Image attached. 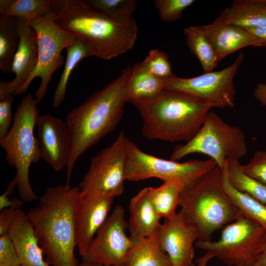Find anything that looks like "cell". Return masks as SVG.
I'll use <instances>...</instances> for the list:
<instances>
[{"label":"cell","instance_id":"30bf717a","mask_svg":"<svg viewBox=\"0 0 266 266\" xmlns=\"http://www.w3.org/2000/svg\"><path fill=\"white\" fill-rule=\"evenodd\" d=\"M216 166L211 159L179 163L159 158L142 151L133 142L127 140L125 175L126 180L131 181L157 178L163 181H180L186 185Z\"/></svg>","mask_w":266,"mask_h":266},{"label":"cell","instance_id":"8d00e7d4","mask_svg":"<svg viewBox=\"0 0 266 266\" xmlns=\"http://www.w3.org/2000/svg\"><path fill=\"white\" fill-rule=\"evenodd\" d=\"M20 208H6L0 213V236L8 233V230L20 211Z\"/></svg>","mask_w":266,"mask_h":266},{"label":"cell","instance_id":"e575fe53","mask_svg":"<svg viewBox=\"0 0 266 266\" xmlns=\"http://www.w3.org/2000/svg\"><path fill=\"white\" fill-rule=\"evenodd\" d=\"M0 266H22L8 233L0 236Z\"/></svg>","mask_w":266,"mask_h":266},{"label":"cell","instance_id":"ba28073f","mask_svg":"<svg viewBox=\"0 0 266 266\" xmlns=\"http://www.w3.org/2000/svg\"><path fill=\"white\" fill-rule=\"evenodd\" d=\"M29 23L36 34L38 50L37 64L33 72L14 95L26 93L33 80L38 77L41 82L35 93V99L38 103L43 100L46 94L53 74L64 63L62 51L73 42L77 37L59 26L48 15L35 17Z\"/></svg>","mask_w":266,"mask_h":266},{"label":"cell","instance_id":"e0dca14e","mask_svg":"<svg viewBox=\"0 0 266 266\" xmlns=\"http://www.w3.org/2000/svg\"><path fill=\"white\" fill-rule=\"evenodd\" d=\"M15 22L20 37L11 68V73L15 76L12 81H0V100L10 95H14L33 72L37 64L38 42L34 30L28 20L15 18Z\"/></svg>","mask_w":266,"mask_h":266},{"label":"cell","instance_id":"277c9868","mask_svg":"<svg viewBox=\"0 0 266 266\" xmlns=\"http://www.w3.org/2000/svg\"><path fill=\"white\" fill-rule=\"evenodd\" d=\"M147 139L174 142L190 141L201 128L213 106L179 92L163 90L153 99L135 105Z\"/></svg>","mask_w":266,"mask_h":266},{"label":"cell","instance_id":"7bdbcfd3","mask_svg":"<svg viewBox=\"0 0 266 266\" xmlns=\"http://www.w3.org/2000/svg\"><path fill=\"white\" fill-rule=\"evenodd\" d=\"M79 266H104L100 265L98 264H96V263L82 261V263L79 264Z\"/></svg>","mask_w":266,"mask_h":266},{"label":"cell","instance_id":"f1b7e54d","mask_svg":"<svg viewBox=\"0 0 266 266\" xmlns=\"http://www.w3.org/2000/svg\"><path fill=\"white\" fill-rule=\"evenodd\" d=\"M20 42L15 17H0V70L11 73L13 61Z\"/></svg>","mask_w":266,"mask_h":266},{"label":"cell","instance_id":"4fadbf2b","mask_svg":"<svg viewBox=\"0 0 266 266\" xmlns=\"http://www.w3.org/2000/svg\"><path fill=\"white\" fill-rule=\"evenodd\" d=\"M128 228L125 209L117 205L96 233L82 261L104 266H124L132 245L131 238L126 233Z\"/></svg>","mask_w":266,"mask_h":266},{"label":"cell","instance_id":"8fae6325","mask_svg":"<svg viewBox=\"0 0 266 266\" xmlns=\"http://www.w3.org/2000/svg\"><path fill=\"white\" fill-rule=\"evenodd\" d=\"M243 59L241 53L232 64L223 69L192 78L173 74L165 80L164 90L185 93L210 104L213 108L232 107L236 92L233 79Z\"/></svg>","mask_w":266,"mask_h":266},{"label":"cell","instance_id":"484cf974","mask_svg":"<svg viewBox=\"0 0 266 266\" xmlns=\"http://www.w3.org/2000/svg\"><path fill=\"white\" fill-rule=\"evenodd\" d=\"M239 160L227 159L225 166L228 180L238 191L266 204V185L246 174Z\"/></svg>","mask_w":266,"mask_h":266},{"label":"cell","instance_id":"603a6c76","mask_svg":"<svg viewBox=\"0 0 266 266\" xmlns=\"http://www.w3.org/2000/svg\"><path fill=\"white\" fill-rule=\"evenodd\" d=\"M220 16L225 23L244 29L266 25V0H235Z\"/></svg>","mask_w":266,"mask_h":266},{"label":"cell","instance_id":"7a4b0ae2","mask_svg":"<svg viewBox=\"0 0 266 266\" xmlns=\"http://www.w3.org/2000/svg\"><path fill=\"white\" fill-rule=\"evenodd\" d=\"M48 15L82 40L92 56L103 60L127 52L133 47L137 36L138 28L133 18L115 20L95 10L84 0H52Z\"/></svg>","mask_w":266,"mask_h":266},{"label":"cell","instance_id":"f546056e","mask_svg":"<svg viewBox=\"0 0 266 266\" xmlns=\"http://www.w3.org/2000/svg\"><path fill=\"white\" fill-rule=\"evenodd\" d=\"M66 49L67 56L65 67L53 97L54 107H58L64 100L69 78L75 66L82 59L92 56L86 44L77 37Z\"/></svg>","mask_w":266,"mask_h":266},{"label":"cell","instance_id":"5b68a950","mask_svg":"<svg viewBox=\"0 0 266 266\" xmlns=\"http://www.w3.org/2000/svg\"><path fill=\"white\" fill-rule=\"evenodd\" d=\"M223 171L216 166L185 185L179 201L186 222L198 239L211 241L213 234L234 221L239 213L221 184Z\"/></svg>","mask_w":266,"mask_h":266},{"label":"cell","instance_id":"ee69618b","mask_svg":"<svg viewBox=\"0 0 266 266\" xmlns=\"http://www.w3.org/2000/svg\"><path fill=\"white\" fill-rule=\"evenodd\" d=\"M193 266H195V265H193Z\"/></svg>","mask_w":266,"mask_h":266},{"label":"cell","instance_id":"836d02e7","mask_svg":"<svg viewBox=\"0 0 266 266\" xmlns=\"http://www.w3.org/2000/svg\"><path fill=\"white\" fill-rule=\"evenodd\" d=\"M241 166L246 174L266 185V150L255 152L249 162Z\"/></svg>","mask_w":266,"mask_h":266},{"label":"cell","instance_id":"ab89813d","mask_svg":"<svg viewBox=\"0 0 266 266\" xmlns=\"http://www.w3.org/2000/svg\"><path fill=\"white\" fill-rule=\"evenodd\" d=\"M254 97L263 106H266V84L259 83L254 88Z\"/></svg>","mask_w":266,"mask_h":266},{"label":"cell","instance_id":"5bb4252c","mask_svg":"<svg viewBox=\"0 0 266 266\" xmlns=\"http://www.w3.org/2000/svg\"><path fill=\"white\" fill-rule=\"evenodd\" d=\"M157 236L160 247L169 256L172 266L195 265L194 245L198 233L186 222L181 210L161 224Z\"/></svg>","mask_w":266,"mask_h":266},{"label":"cell","instance_id":"60d3db41","mask_svg":"<svg viewBox=\"0 0 266 266\" xmlns=\"http://www.w3.org/2000/svg\"><path fill=\"white\" fill-rule=\"evenodd\" d=\"M251 266H266V235L261 251L255 262Z\"/></svg>","mask_w":266,"mask_h":266},{"label":"cell","instance_id":"d590c367","mask_svg":"<svg viewBox=\"0 0 266 266\" xmlns=\"http://www.w3.org/2000/svg\"><path fill=\"white\" fill-rule=\"evenodd\" d=\"M14 95H10L0 100V139L3 137L11 127L12 105Z\"/></svg>","mask_w":266,"mask_h":266},{"label":"cell","instance_id":"d4e9b609","mask_svg":"<svg viewBox=\"0 0 266 266\" xmlns=\"http://www.w3.org/2000/svg\"><path fill=\"white\" fill-rule=\"evenodd\" d=\"M177 180L164 181L158 187H148L152 202L161 218L169 219L177 212L180 194L185 186Z\"/></svg>","mask_w":266,"mask_h":266},{"label":"cell","instance_id":"3957f363","mask_svg":"<svg viewBox=\"0 0 266 266\" xmlns=\"http://www.w3.org/2000/svg\"><path fill=\"white\" fill-rule=\"evenodd\" d=\"M132 68L127 66L116 79L67 114L66 122L72 135V146L66 165V185H69L75 163L80 156L113 131L120 122Z\"/></svg>","mask_w":266,"mask_h":266},{"label":"cell","instance_id":"52a82bcc","mask_svg":"<svg viewBox=\"0 0 266 266\" xmlns=\"http://www.w3.org/2000/svg\"><path fill=\"white\" fill-rule=\"evenodd\" d=\"M247 151L245 135L241 129L227 124L210 110L198 133L185 144L177 147L170 159L178 161L191 154H203L223 171L227 159L239 160Z\"/></svg>","mask_w":266,"mask_h":266},{"label":"cell","instance_id":"4dcf8cb0","mask_svg":"<svg viewBox=\"0 0 266 266\" xmlns=\"http://www.w3.org/2000/svg\"><path fill=\"white\" fill-rule=\"evenodd\" d=\"M95 10L112 19L125 21L133 18L137 8L135 0H85Z\"/></svg>","mask_w":266,"mask_h":266},{"label":"cell","instance_id":"d6a6232c","mask_svg":"<svg viewBox=\"0 0 266 266\" xmlns=\"http://www.w3.org/2000/svg\"><path fill=\"white\" fill-rule=\"evenodd\" d=\"M195 1L194 0H155L154 3L161 20L172 22L180 19L183 11Z\"/></svg>","mask_w":266,"mask_h":266},{"label":"cell","instance_id":"9c48e42d","mask_svg":"<svg viewBox=\"0 0 266 266\" xmlns=\"http://www.w3.org/2000/svg\"><path fill=\"white\" fill-rule=\"evenodd\" d=\"M266 235L264 229L239 213L222 229L218 240L198 239L195 246L211 252L227 266H251L261 251Z\"/></svg>","mask_w":266,"mask_h":266},{"label":"cell","instance_id":"8992f818","mask_svg":"<svg viewBox=\"0 0 266 266\" xmlns=\"http://www.w3.org/2000/svg\"><path fill=\"white\" fill-rule=\"evenodd\" d=\"M37 104L31 94L24 96L18 105L11 127L0 139V145L5 152L8 164L16 169L12 181L24 202L38 199L29 177L31 164L37 163L41 158L37 139L34 135V129L39 117Z\"/></svg>","mask_w":266,"mask_h":266},{"label":"cell","instance_id":"9a60e30c","mask_svg":"<svg viewBox=\"0 0 266 266\" xmlns=\"http://www.w3.org/2000/svg\"><path fill=\"white\" fill-rule=\"evenodd\" d=\"M37 141L41 158L56 171L66 166L72 137L66 122L47 113L39 116L37 121Z\"/></svg>","mask_w":266,"mask_h":266},{"label":"cell","instance_id":"6da1fadb","mask_svg":"<svg viewBox=\"0 0 266 266\" xmlns=\"http://www.w3.org/2000/svg\"><path fill=\"white\" fill-rule=\"evenodd\" d=\"M80 200L79 186L50 187L27 213L49 265L79 266L75 215Z\"/></svg>","mask_w":266,"mask_h":266},{"label":"cell","instance_id":"cb8c5ba5","mask_svg":"<svg viewBox=\"0 0 266 266\" xmlns=\"http://www.w3.org/2000/svg\"><path fill=\"white\" fill-rule=\"evenodd\" d=\"M222 186L239 213L266 232V204L235 189L230 184L224 169L221 178Z\"/></svg>","mask_w":266,"mask_h":266},{"label":"cell","instance_id":"d6986e66","mask_svg":"<svg viewBox=\"0 0 266 266\" xmlns=\"http://www.w3.org/2000/svg\"><path fill=\"white\" fill-rule=\"evenodd\" d=\"M7 233L22 266H50L43 258V250L27 214L22 210L13 221Z\"/></svg>","mask_w":266,"mask_h":266},{"label":"cell","instance_id":"4316f807","mask_svg":"<svg viewBox=\"0 0 266 266\" xmlns=\"http://www.w3.org/2000/svg\"><path fill=\"white\" fill-rule=\"evenodd\" d=\"M186 43L191 53L199 60L204 72L213 71L218 61L214 49L201 26H191L184 29Z\"/></svg>","mask_w":266,"mask_h":266},{"label":"cell","instance_id":"7c38bea8","mask_svg":"<svg viewBox=\"0 0 266 266\" xmlns=\"http://www.w3.org/2000/svg\"><path fill=\"white\" fill-rule=\"evenodd\" d=\"M128 138L120 132L109 146L91 159L88 170L79 185L80 193H106L115 198L123 193Z\"/></svg>","mask_w":266,"mask_h":266},{"label":"cell","instance_id":"f35d334b","mask_svg":"<svg viewBox=\"0 0 266 266\" xmlns=\"http://www.w3.org/2000/svg\"><path fill=\"white\" fill-rule=\"evenodd\" d=\"M258 40V47H266V25L245 29Z\"/></svg>","mask_w":266,"mask_h":266},{"label":"cell","instance_id":"83f0119b","mask_svg":"<svg viewBox=\"0 0 266 266\" xmlns=\"http://www.w3.org/2000/svg\"><path fill=\"white\" fill-rule=\"evenodd\" d=\"M52 0H0V17H14L30 21L51 11Z\"/></svg>","mask_w":266,"mask_h":266},{"label":"cell","instance_id":"2e32d148","mask_svg":"<svg viewBox=\"0 0 266 266\" xmlns=\"http://www.w3.org/2000/svg\"><path fill=\"white\" fill-rule=\"evenodd\" d=\"M115 197L106 193L81 194L75 215L76 247L85 255L96 233L108 217Z\"/></svg>","mask_w":266,"mask_h":266},{"label":"cell","instance_id":"7402d4cb","mask_svg":"<svg viewBox=\"0 0 266 266\" xmlns=\"http://www.w3.org/2000/svg\"><path fill=\"white\" fill-rule=\"evenodd\" d=\"M158 232L148 236H131L132 245L124 266H172L158 241Z\"/></svg>","mask_w":266,"mask_h":266},{"label":"cell","instance_id":"44dd1931","mask_svg":"<svg viewBox=\"0 0 266 266\" xmlns=\"http://www.w3.org/2000/svg\"><path fill=\"white\" fill-rule=\"evenodd\" d=\"M165 80L150 73L142 61L134 64L125 88L126 102L135 106L153 99L164 90Z\"/></svg>","mask_w":266,"mask_h":266},{"label":"cell","instance_id":"ffe728a7","mask_svg":"<svg viewBox=\"0 0 266 266\" xmlns=\"http://www.w3.org/2000/svg\"><path fill=\"white\" fill-rule=\"evenodd\" d=\"M128 228L131 236H148L157 232L161 219L151 200L148 187L139 191L129 203Z\"/></svg>","mask_w":266,"mask_h":266},{"label":"cell","instance_id":"ac0fdd59","mask_svg":"<svg viewBox=\"0 0 266 266\" xmlns=\"http://www.w3.org/2000/svg\"><path fill=\"white\" fill-rule=\"evenodd\" d=\"M218 62L243 47H258V40L245 29L225 23L219 16L211 24L201 26Z\"/></svg>","mask_w":266,"mask_h":266},{"label":"cell","instance_id":"1f68e13d","mask_svg":"<svg viewBox=\"0 0 266 266\" xmlns=\"http://www.w3.org/2000/svg\"><path fill=\"white\" fill-rule=\"evenodd\" d=\"M142 62L150 73L158 77L166 79L173 75L168 55L160 50H151Z\"/></svg>","mask_w":266,"mask_h":266},{"label":"cell","instance_id":"b9f144b4","mask_svg":"<svg viewBox=\"0 0 266 266\" xmlns=\"http://www.w3.org/2000/svg\"><path fill=\"white\" fill-rule=\"evenodd\" d=\"M213 258L214 255L209 251H206L205 254L200 257L198 258L195 261V266H209L207 265L208 262ZM233 266H242L235 265Z\"/></svg>","mask_w":266,"mask_h":266},{"label":"cell","instance_id":"74e56055","mask_svg":"<svg viewBox=\"0 0 266 266\" xmlns=\"http://www.w3.org/2000/svg\"><path fill=\"white\" fill-rule=\"evenodd\" d=\"M15 186L11 181L7 186V190L0 196V210H2L7 207H15L20 208L24 204V202L21 200L17 198H14L9 200L8 196L14 192Z\"/></svg>","mask_w":266,"mask_h":266}]
</instances>
